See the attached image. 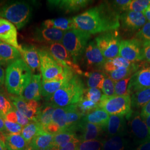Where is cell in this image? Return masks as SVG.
I'll use <instances>...</instances> for the list:
<instances>
[{"mask_svg": "<svg viewBox=\"0 0 150 150\" xmlns=\"http://www.w3.org/2000/svg\"><path fill=\"white\" fill-rule=\"evenodd\" d=\"M53 140L54 134L43 131L36 136L29 145L33 150H49L53 147Z\"/></svg>", "mask_w": 150, "mask_h": 150, "instance_id": "cell-24", "label": "cell"}, {"mask_svg": "<svg viewBox=\"0 0 150 150\" xmlns=\"http://www.w3.org/2000/svg\"><path fill=\"white\" fill-rule=\"evenodd\" d=\"M59 150L57 149H56V148H55V147H52V149H51L50 150Z\"/></svg>", "mask_w": 150, "mask_h": 150, "instance_id": "cell-60", "label": "cell"}, {"mask_svg": "<svg viewBox=\"0 0 150 150\" xmlns=\"http://www.w3.org/2000/svg\"><path fill=\"white\" fill-rule=\"evenodd\" d=\"M66 129L75 132L77 130L78 124L83 118V115L79 110L77 105L66 107Z\"/></svg>", "mask_w": 150, "mask_h": 150, "instance_id": "cell-27", "label": "cell"}, {"mask_svg": "<svg viewBox=\"0 0 150 150\" xmlns=\"http://www.w3.org/2000/svg\"><path fill=\"white\" fill-rule=\"evenodd\" d=\"M131 77L115 82V95L119 96H129L128 86Z\"/></svg>", "mask_w": 150, "mask_h": 150, "instance_id": "cell-41", "label": "cell"}, {"mask_svg": "<svg viewBox=\"0 0 150 150\" xmlns=\"http://www.w3.org/2000/svg\"><path fill=\"white\" fill-rule=\"evenodd\" d=\"M14 108L10 99L0 91V113L2 115L4 119L6 115L11 111Z\"/></svg>", "mask_w": 150, "mask_h": 150, "instance_id": "cell-43", "label": "cell"}, {"mask_svg": "<svg viewBox=\"0 0 150 150\" xmlns=\"http://www.w3.org/2000/svg\"><path fill=\"white\" fill-rule=\"evenodd\" d=\"M0 41L18 50L17 32L15 26L7 20L0 17Z\"/></svg>", "mask_w": 150, "mask_h": 150, "instance_id": "cell-20", "label": "cell"}, {"mask_svg": "<svg viewBox=\"0 0 150 150\" xmlns=\"http://www.w3.org/2000/svg\"><path fill=\"white\" fill-rule=\"evenodd\" d=\"M41 74H33L30 83L20 96L26 101H39L42 96Z\"/></svg>", "mask_w": 150, "mask_h": 150, "instance_id": "cell-19", "label": "cell"}, {"mask_svg": "<svg viewBox=\"0 0 150 150\" xmlns=\"http://www.w3.org/2000/svg\"><path fill=\"white\" fill-rule=\"evenodd\" d=\"M131 100L132 107L142 108L150 101V87L135 92L132 94Z\"/></svg>", "mask_w": 150, "mask_h": 150, "instance_id": "cell-34", "label": "cell"}, {"mask_svg": "<svg viewBox=\"0 0 150 150\" xmlns=\"http://www.w3.org/2000/svg\"><path fill=\"white\" fill-rule=\"evenodd\" d=\"M86 90L83 81L76 74L68 82L46 100L56 108L67 107L76 105L82 100L85 96Z\"/></svg>", "mask_w": 150, "mask_h": 150, "instance_id": "cell-2", "label": "cell"}, {"mask_svg": "<svg viewBox=\"0 0 150 150\" xmlns=\"http://www.w3.org/2000/svg\"><path fill=\"white\" fill-rule=\"evenodd\" d=\"M9 98L14 107L18 111L31 121H37L41 108L38 101H26L21 97L17 96H10Z\"/></svg>", "mask_w": 150, "mask_h": 150, "instance_id": "cell-12", "label": "cell"}, {"mask_svg": "<svg viewBox=\"0 0 150 150\" xmlns=\"http://www.w3.org/2000/svg\"><path fill=\"white\" fill-rule=\"evenodd\" d=\"M42 27L48 28H55L63 31L76 29L72 18L59 17L53 19H48L43 22Z\"/></svg>", "mask_w": 150, "mask_h": 150, "instance_id": "cell-25", "label": "cell"}, {"mask_svg": "<svg viewBox=\"0 0 150 150\" xmlns=\"http://www.w3.org/2000/svg\"><path fill=\"white\" fill-rule=\"evenodd\" d=\"M20 59L21 54L17 48L0 41V66L7 67Z\"/></svg>", "mask_w": 150, "mask_h": 150, "instance_id": "cell-22", "label": "cell"}, {"mask_svg": "<svg viewBox=\"0 0 150 150\" xmlns=\"http://www.w3.org/2000/svg\"><path fill=\"white\" fill-rule=\"evenodd\" d=\"M110 115L104 110L98 107L83 117L82 120L86 122L96 125L102 129L107 128Z\"/></svg>", "mask_w": 150, "mask_h": 150, "instance_id": "cell-26", "label": "cell"}, {"mask_svg": "<svg viewBox=\"0 0 150 150\" xmlns=\"http://www.w3.org/2000/svg\"><path fill=\"white\" fill-rule=\"evenodd\" d=\"M98 107L110 115L126 116L129 118L132 113L131 96H106L102 95Z\"/></svg>", "mask_w": 150, "mask_h": 150, "instance_id": "cell-6", "label": "cell"}, {"mask_svg": "<svg viewBox=\"0 0 150 150\" xmlns=\"http://www.w3.org/2000/svg\"><path fill=\"white\" fill-rule=\"evenodd\" d=\"M85 52L86 64L88 68L98 69V70L103 69V66L106 59L98 48L95 41L89 42Z\"/></svg>", "mask_w": 150, "mask_h": 150, "instance_id": "cell-16", "label": "cell"}, {"mask_svg": "<svg viewBox=\"0 0 150 150\" xmlns=\"http://www.w3.org/2000/svg\"><path fill=\"white\" fill-rule=\"evenodd\" d=\"M119 13L111 3L106 2L72 17L76 29L91 35L117 30L120 26Z\"/></svg>", "mask_w": 150, "mask_h": 150, "instance_id": "cell-1", "label": "cell"}, {"mask_svg": "<svg viewBox=\"0 0 150 150\" xmlns=\"http://www.w3.org/2000/svg\"><path fill=\"white\" fill-rule=\"evenodd\" d=\"M86 77V83L88 88H97L101 90L106 74L98 71L87 72L83 73Z\"/></svg>", "mask_w": 150, "mask_h": 150, "instance_id": "cell-33", "label": "cell"}, {"mask_svg": "<svg viewBox=\"0 0 150 150\" xmlns=\"http://www.w3.org/2000/svg\"><path fill=\"white\" fill-rule=\"evenodd\" d=\"M130 120V128L134 137L145 142L150 139L149 129L145 121L138 112H132L127 119Z\"/></svg>", "mask_w": 150, "mask_h": 150, "instance_id": "cell-17", "label": "cell"}, {"mask_svg": "<svg viewBox=\"0 0 150 150\" xmlns=\"http://www.w3.org/2000/svg\"><path fill=\"white\" fill-rule=\"evenodd\" d=\"M5 134H2L0 136V150H7L6 146Z\"/></svg>", "mask_w": 150, "mask_h": 150, "instance_id": "cell-55", "label": "cell"}, {"mask_svg": "<svg viewBox=\"0 0 150 150\" xmlns=\"http://www.w3.org/2000/svg\"><path fill=\"white\" fill-rule=\"evenodd\" d=\"M65 32L55 28H48L42 27L36 28L33 34L35 41L50 45L61 43Z\"/></svg>", "mask_w": 150, "mask_h": 150, "instance_id": "cell-14", "label": "cell"}, {"mask_svg": "<svg viewBox=\"0 0 150 150\" xmlns=\"http://www.w3.org/2000/svg\"><path fill=\"white\" fill-rule=\"evenodd\" d=\"M33 73L22 59L9 64L5 71L6 88L8 93L20 96L31 80Z\"/></svg>", "mask_w": 150, "mask_h": 150, "instance_id": "cell-3", "label": "cell"}, {"mask_svg": "<svg viewBox=\"0 0 150 150\" xmlns=\"http://www.w3.org/2000/svg\"><path fill=\"white\" fill-rule=\"evenodd\" d=\"M5 81V71L3 67L0 66V87L3 86Z\"/></svg>", "mask_w": 150, "mask_h": 150, "instance_id": "cell-53", "label": "cell"}, {"mask_svg": "<svg viewBox=\"0 0 150 150\" xmlns=\"http://www.w3.org/2000/svg\"><path fill=\"white\" fill-rule=\"evenodd\" d=\"M136 38L139 40L143 47L150 45V22H147L136 34Z\"/></svg>", "mask_w": 150, "mask_h": 150, "instance_id": "cell-40", "label": "cell"}, {"mask_svg": "<svg viewBox=\"0 0 150 150\" xmlns=\"http://www.w3.org/2000/svg\"><path fill=\"white\" fill-rule=\"evenodd\" d=\"M76 105L79 110L83 116H85L88 113L91 112V111L99 107L98 105L92 102L85 96Z\"/></svg>", "mask_w": 150, "mask_h": 150, "instance_id": "cell-42", "label": "cell"}, {"mask_svg": "<svg viewBox=\"0 0 150 150\" xmlns=\"http://www.w3.org/2000/svg\"><path fill=\"white\" fill-rule=\"evenodd\" d=\"M139 67V66L138 64H136L129 68H123L113 71L107 74V75L112 80L116 82L129 77H131L136 72L138 71Z\"/></svg>", "mask_w": 150, "mask_h": 150, "instance_id": "cell-36", "label": "cell"}, {"mask_svg": "<svg viewBox=\"0 0 150 150\" xmlns=\"http://www.w3.org/2000/svg\"><path fill=\"white\" fill-rule=\"evenodd\" d=\"M21 54L22 59L25 62L32 73L40 70V59L38 48L33 45H20L18 50Z\"/></svg>", "mask_w": 150, "mask_h": 150, "instance_id": "cell-18", "label": "cell"}, {"mask_svg": "<svg viewBox=\"0 0 150 150\" xmlns=\"http://www.w3.org/2000/svg\"><path fill=\"white\" fill-rule=\"evenodd\" d=\"M91 35L79 29H73L66 31L61 43L71 56L75 63L85 51Z\"/></svg>", "mask_w": 150, "mask_h": 150, "instance_id": "cell-5", "label": "cell"}, {"mask_svg": "<svg viewBox=\"0 0 150 150\" xmlns=\"http://www.w3.org/2000/svg\"><path fill=\"white\" fill-rule=\"evenodd\" d=\"M103 143L97 139L80 141L77 150H101Z\"/></svg>", "mask_w": 150, "mask_h": 150, "instance_id": "cell-45", "label": "cell"}, {"mask_svg": "<svg viewBox=\"0 0 150 150\" xmlns=\"http://www.w3.org/2000/svg\"><path fill=\"white\" fill-rule=\"evenodd\" d=\"M125 142L123 138L120 136L110 137L103 143V150H124Z\"/></svg>", "mask_w": 150, "mask_h": 150, "instance_id": "cell-38", "label": "cell"}, {"mask_svg": "<svg viewBox=\"0 0 150 150\" xmlns=\"http://www.w3.org/2000/svg\"><path fill=\"white\" fill-rule=\"evenodd\" d=\"M124 116L110 115L108 122L107 124V133L110 136H115L121 134L125 127Z\"/></svg>", "mask_w": 150, "mask_h": 150, "instance_id": "cell-30", "label": "cell"}, {"mask_svg": "<svg viewBox=\"0 0 150 150\" xmlns=\"http://www.w3.org/2000/svg\"><path fill=\"white\" fill-rule=\"evenodd\" d=\"M40 59V71L43 80H52L62 75L64 68L59 64L48 51L38 48Z\"/></svg>", "mask_w": 150, "mask_h": 150, "instance_id": "cell-8", "label": "cell"}, {"mask_svg": "<svg viewBox=\"0 0 150 150\" xmlns=\"http://www.w3.org/2000/svg\"><path fill=\"white\" fill-rule=\"evenodd\" d=\"M5 125L7 131L11 134H21L23 127L18 123L12 122L8 120H4Z\"/></svg>", "mask_w": 150, "mask_h": 150, "instance_id": "cell-48", "label": "cell"}, {"mask_svg": "<svg viewBox=\"0 0 150 150\" xmlns=\"http://www.w3.org/2000/svg\"><path fill=\"white\" fill-rule=\"evenodd\" d=\"M141 117L145 120L146 118L150 115V101L148 102L145 106L142 108L141 113Z\"/></svg>", "mask_w": 150, "mask_h": 150, "instance_id": "cell-51", "label": "cell"}, {"mask_svg": "<svg viewBox=\"0 0 150 150\" xmlns=\"http://www.w3.org/2000/svg\"><path fill=\"white\" fill-rule=\"evenodd\" d=\"M89 0H61L48 1L51 7H56L66 13H72L80 11L92 2Z\"/></svg>", "mask_w": 150, "mask_h": 150, "instance_id": "cell-21", "label": "cell"}, {"mask_svg": "<svg viewBox=\"0 0 150 150\" xmlns=\"http://www.w3.org/2000/svg\"><path fill=\"white\" fill-rule=\"evenodd\" d=\"M44 131L39 123L35 121H31L27 126L24 127L21 134L29 145L32 139L38 134Z\"/></svg>", "mask_w": 150, "mask_h": 150, "instance_id": "cell-35", "label": "cell"}, {"mask_svg": "<svg viewBox=\"0 0 150 150\" xmlns=\"http://www.w3.org/2000/svg\"><path fill=\"white\" fill-rule=\"evenodd\" d=\"M120 26L124 31L134 32L143 27L147 22V19L142 12L126 11L120 17Z\"/></svg>", "mask_w": 150, "mask_h": 150, "instance_id": "cell-13", "label": "cell"}, {"mask_svg": "<svg viewBox=\"0 0 150 150\" xmlns=\"http://www.w3.org/2000/svg\"><path fill=\"white\" fill-rule=\"evenodd\" d=\"M57 126L61 131L66 129V107H57L54 111L52 122Z\"/></svg>", "mask_w": 150, "mask_h": 150, "instance_id": "cell-37", "label": "cell"}, {"mask_svg": "<svg viewBox=\"0 0 150 150\" xmlns=\"http://www.w3.org/2000/svg\"><path fill=\"white\" fill-rule=\"evenodd\" d=\"M149 3H150V0L149 1Z\"/></svg>", "mask_w": 150, "mask_h": 150, "instance_id": "cell-63", "label": "cell"}, {"mask_svg": "<svg viewBox=\"0 0 150 150\" xmlns=\"http://www.w3.org/2000/svg\"><path fill=\"white\" fill-rule=\"evenodd\" d=\"M5 141L7 150H25L28 145L21 134H5Z\"/></svg>", "mask_w": 150, "mask_h": 150, "instance_id": "cell-32", "label": "cell"}, {"mask_svg": "<svg viewBox=\"0 0 150 150\" xmlns=\"http://www.w3.org/2000/svg\"><path fill=\"white\" fill-rule=\"evenodd\" d=\"M32 14V6L25 1L8 3L0 7V17L10 22L18 30L26 26Z\"/></svg>", "mask_w": 150, "mask_h": 150, "instance_id": "cell-4", "label": "cell"}, {"mask_svg": "<svg viewBox=\"0 0 150 150\" xmlns=\"http://www.w3.org/2000/svg\"><path fill=\"white\" fill-rule=\"evenodd\" d=\"M130 2L131 0H116L112 1L111 4L113 7L121 13V12L123 13L127 11Z\"/></svg>", "mask_w": 150, "mask_h": 150, "instance_id": "cell-49", "label": "cell"}, {"mask_svg": "<svg viewBox=\"0 0 150 150\" xmlns=\"http://www.w3.org/2000/svg\"><path fill=\"white\" fill-rule=\"evenodd\" d=\"M145 123H146L149 129V133L150 134V115L148 116L147 118L145 120Z\"/></svg>", "mask_w": 150, "mask_h": 150, "instance_id": "cell-58", "label": "cell"}, {"mask_svg": "<svg viewBox=\"0 0 150 150\" xmlns=\"http://www.w3.org/2000/svg\"><path fill=\"white\" fill-rule=\"evenodd\" d=\"M77 129H80L82 132L80 139V141H87L96 139L101 134L102 128L96 125L86 122L82 119L77 125Z\"/></svg>", "mask_w": 150, "mask_h": 150, "instance_id": "cell-23", "label": "cell"}, {"mask_svg": "<svg viewBox=\"0 0 150 150\" xmlns=\"http://www.w3.org/2000/svg\"><path fill=\"white\" fill-rule=\"evenodd\" d=\"M4 120L18 123L23 127H25L31 122L27 117L18 111L15 107L11 111L6 115Z\"/></svg>", "mask_w": 150, "mask_h": 150, "instance_id": "cell-39", "label": "cell"}, {"mask_svg": "<svg viewBox=\"0 0 150 150\" xmlns=\"http://www.w3.org/2000/svg\"><path fill=\"white\" fill-rule=\"evenodd\" d=\"M142 61L145 60L150 62V45L145 46L142 48Z\"/></svg>", "mask_w": 150, "mask_h": 150, "instance_id": "cell-52", "label": "cell"}, {"mask_svg": "<svg viewBox=\"0 0 150 150\" xmlns=\"http://www.w3.org/2000/svg\"><path fill=\"white\" fill-rule=\"evenodd\" d=\"M55 108L56 107L48 102L40 108L36 122L40 124L44 131L52 122V116Z\"/></svg>", "mask_w": 150, "mask_h": 150, "instance_id": "cell-31", "label": "cell"}, {"mask_svg": "<svg viewBox=\"0 0 150 150\" xmlns=\"http://www.w3.org/2000/svg\"><path fill=\"white\" fill-rule=\"evenodd\" d=\"M136 64V62H130L123 57L117 56L112 59L106 60L103 66V70L106 74H108L120 69L132 67Z\"/></svg>", "mask_w": 150, "mask_h": 150, "instance_id": "cell-28", "label": "cell"}, {"mask_svg": "<svg viewBox=\"0 0 150 150\" xmlns=\"http://www.w3.org/2000/svg\"><path fill=\"white\" fill-rule=\"evenodd\" d=\"M76 75L73 70L64 68L62 75L52 80H42V96L46 98L51 96Z\"/></svg>", "mask_w": 150, "mask_h": 150, "instance_id": "cell-11", "label": "cell"}, {"mask_svg": "<svg viewBox=\"0 0 150 150\" xmlns=\"http://www.w3.org/2000/svg\"><path fill=\"white\" fill-rule=\"evenodd\" d=\"M101 91L103 95L106 96H115V81L112 80L108 75H106L103 81Z\"/></svg>", "mask_w": 150, "mask_h": 150, "instance_id": "cell-46", "label": "cell"}, {"mask_svg": "<svg viewBox=\"0 0 150 150\" xmlns=\"http://www.w3.org/2000/svg\"><path fill=\"white\" fill-rule=\"evenodd\" d=\"M25 150H32V148L30 146H28L27 147V148Z\"/></svg>", "mask_w": 150, "mask_h": 150, "instance_id": "cell-59", "label": "cell"}, {"mask_svg": "<svg viewBox=\"0 0 150 150\" xmlns=\"http://www.w3.org/2000/svg\"><path fill=\"white\" fill-rule=\"evenodd\" d=\"M80 142V139H76L69 143L68 144L65 145L64 147H61L59 150H77V148Z\"/></svg>", "mask_w": 150, "mask_h": 150, "instance_id": "cell-50", "label": "cell"}, {"mask_svg": "<svg viewBox=\"0 0 150 150\" xmlns=\"http://www.w3.org/2000/svg\"><path fill=\"white\" fill-rule=\"evenodd\" d=\"M77 139H79L74 131L67 129L61 131L54 134L53 147L59 150L69 143Z\"/></svg>", "mask_w": 150, "mask_h": 150, "instance_id": "cell-29", "label": "cell"}, {"mask_svg": "<svg viewBox=\"0 0 150 150\" xmlns=\"http://www.w3.org/2000/svg\"><path fill=\"white\" fill-rule=\"evenodd\" d=\"M0 117H2V118H3V119H4V117H3V116H2V114H1V113H0Z\"/></svg>", "mask_w": 150, "mask_h": 150, "instance_id": "cell-61", "label": "cell"}, {"mask_svg": "<svg viewBox=\"0 0 150 150\" xmlns=\"http://www.w3.org/2000/svg\"><path fill=\"white\" fill-rule=\"evenodd\" d=\"M142 44L136 38L122 40L119 50L118 56L123 57L132 62L142 61Z\"/></svg>", "mask_w": 150, "mask_h": 150, "instance_id": "cell-10", "label": "cell"}, {"mask_svg": "<svg viewBox=\"0 0 150 150\" xmlns=\"http://www.w3.org/2000/svg\"><path fill=\"white\" fill-rule=\"evenodd\" d=\"M143 13L145 15L147 20H148L149 22H150V6L145 10Z\"/></svg>", "mask_w": 150, "mask_h": 150, "instance_id": "cell-57", "label": "cell"}, {"mask_svg": "<svg viewBox=\"0 0 150 150\" xmlns=\"http://www.w3.org/2000/svg\"><path fill=\"white\" fill-rule=\"evenodd\" d=\"M0 132L4 134L6 132H7L5 125L4 120L1 117H0Z\"/></svg>", "mask_w": 150, "mask_h": 150, "instance_id": "cell-56", "label": "cell"}, {"mask_svg": "<svg viewBox=\"0 0 150 150\" xmlns=\"http://www.w3.org/2000/svg\"><path fill=\"white\" fill-rule=\"evenodd\" d=\"M95 41L106 60L118 56L122 39L117 30L102 33Z\"/></svg>", "mask_w": 150, "mask_h": 150, "instance_id": "cell-7", "label": "cell"}, {"mask_svg": "<svg viewBox=\"0 0 150 150\" xmlns=\"http://www.w3.org/2000/svg\"><path fill=\"white\" fill-rule=\"evenodd\" d=\"M150 87V67L138 70L131 76L128 86L131 95L135 92Z\"/></svg>", "mask_w": 150, "mask_h": 150, "instance_id": "cell-15", "label": "cell"}, {"mask_svg": "<svg viewBox=\"0 0 150 150\" xmlns=\"http://www.w3.org/2000/svg\"><path fill=\"white\" fill-rule=\"evenodd\" d=\"M149 6V0H132L129 4L127 11L143 13Z\"/></svg>", "mask_w": 150, "mask_h": 150, "instance_id": "cell-44", "label": "cell"}, {"mask_svg": "<svg viewBox=\"0 0 150 150\" xmlns=\"http://www.w3.org/2000/svg\"><path fill=\"white\" fill-rule=\"evenodd\" d=\"M102 95L101 90L97 88H88L86 89L85 97L92 102L98 105Z\"/></svg>", "mask_w": 150, "mask_h": 150, "instance_id": "cell-47", "label": "cell"}, {"mask_svg": "<svg viewBox=\"0 0 150 150\" xmlns=\"http://www.w3.org/2000/svg\"><path fill=\"white\" fill-rule=\"evenodd\" d=\"M55 60L65 68L73 70L77 75H83L79 64L75 63L71 56L61 43H55L43 46Z\"/></svg>", "mask_w": 150, "mask_h": 150, "instance_id": "cell-9", "label": "cell"}, {"mask_svg": "<svg viewBox=\"0 0 150 150\" xmlns=\"http://www.w3.org/2000/svg\"><path fill=\"white\" fill-rule=\"evenodd\" d=\"M4 134V133H2V132H0V136H2V134Z\"/></svg>", "mask_w": 150, "mask_h": 150, "instance_id": "cell-62", "label": "cell"}, {"mask_svg": "<svg viewBox=\"0 0 150 150\" xmlns=\"http://www.w3.org/2000/svg\"><path fill=\"white\" fill-rule=\"evenodd\" d=\"M136 150H150V140L142 144Z\"/></svg>", "mask_w": 150, "mask_h": 150, "instance_id": "cell-54", "label": "cell"}]
</instances>
